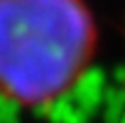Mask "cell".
I'll use <instances>...</instances> for the list:
<instances>
[{
	"label": "cell",
	"mask_w": 125,
	"mask_h": 123,
	"mask_svg": "<svg viewBox=\"0 0 125 123\" xmlns=\"http://www.w3.org/2000/svg\"><path fill=\"white\" fill-rule=\"evenodd\" d=\"M97 26L85 0H0V97L45 107L87 71Z\"/></svg>",
	"instance_id": "cell-1"
}]
</instances>
